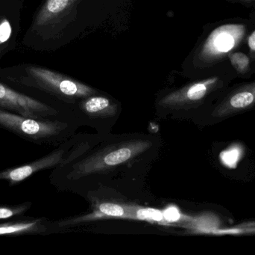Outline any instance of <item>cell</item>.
Wrapping results in <instances>:
<instances>
[{
	"instance_id": "obj_1",
	"label": "cell",
	"mask_w": 255,
	"mask_h": 255,
	"mask_svg": "<svg viewBox=\"0 0 255 255\" xmlns=\"http://www.w3.org/2000/svg\"><path fill=\"white\" fill-rule=\"evenodd\" d=\"M251 28L250 18H227L207 25L191 58L199 78L212 74L229 63V56L244 49Z\"/></svg>"
},
{
	"instance_id": "obj_2",
	"label": "cell",
	"mask_w": 255,
	"mask_h": 255,
	"mask_svg": "<svg viewBox=\"0 0 255 255\" xmlns=\"http://www.w3.org/2000/svg\"><path fill=\"white\" fill-rule=\"evenodd\" d=\"M0 79L25 91L47 94L61 100L94 95L95 89L48 67L31 63L1 67Z\"/></svg>"
},
{
	"instance_id": "obj_3",
	"label": "cell",
	"mask_w": 255,
	"mask_h": 255,
	"mask_svg": "<svg viewBox=\"0 0 255 255\" xmlns=\"http://www.w3.org/2000/svg\"><path fill=\"white\" fill-rule=\"evenodd\" d=\"M79 0H43L34 11L22 43L34 51L50 50L61 44Z\"/></svg>"
},
{
	"instance_id": "obj_4",
	"label": "cell",
	"mask_w": 255,
	"mask_h": 255,
	"mask_svg": "<svg viewBox=\"0 0 255 255\" xmlns=\"http://www.w3.org/2000/svg\"><path fill=\"white\" fill-rule=\"evenodd\" d=\"M238 79L229 63L215 73L199 78L184 88L174 91L162 99L160 103L188 110L204 112V115L211 109L220 96Z\"/></svg>"
},
{
	"instance_id": "obj_5",
	"label": "cell",
	"mask_w": 255,
	"mask_h": 255,
	"mask_svg": "<svg viewBox=\"0 0 255 255\" xmlns=\"http://www.w3.org/2000/svg\"><path fill=\"white\" fill-rule=\"evenodd\" d=\"M0 127L29 142H54L67 129L65 123L50 119H35L0 108Z\"/></svg>"
},
{
	"instance_id": "obj_6",
	"label": "cell",
	"mask_w": 255,
	"mask_h": 255,
	"mask_svg": "<svg viewBox=\"0 0 255 255\" xmlns=\"http://www.w3.org/2000/svg\"><path fill=\"white\" fill-rule=\"evenodd\" d=\"M255 110V79L232 84L204 115L207 124H217Z\"/></svg>"
},
{
	"instance_id": "obj_7",
	"label": "cell",
	"mask_w": 255,
	"mask_h": 255,
	"mask_svg": "<svg viewBox=\"0 0 255 255\" xmlns=\"http://www.w3.org/2000/svg\"><path fill=\"white\" fill-rule=\"evenodd\" d=\"M43 94L16 88L0 79V108L22 116L49 119L59 112L46 100Z\"/></svg>"
},
{
	"instance_id": "obj_8",
	"label": "cell",
	"mask_w": 255,
	"mask_h": 255,
	"mask_svg": "<svg viewBox=\"0 0 255 255\" xmlns=\"http://www.w3.org/2000/svg\"><path fill=\"white\" fill-rule=\"evenodd\" d=\"M24 2L25 0H0V62L17 46Z\"/></svg>"
},
{
	"instance_id": "obj_9",
	"label": "cell",
	"mask_w": 255,
	"mask_h": 255,
	"mask_svg": "<svg viewBox=\"0 0 255 255\" xmlns=\"http://www.w3.org/2000/svg\"><path fill=\"white\" fill-rule=\"evenodd\" d=\"M145 150V144L141 142L125 144L116 148H111L109 152L100 157H94L87 161H83L78 166V172L86 174L95 173L103 169L115 167L124 164L126 162L133 159Z\"/></svg>"
},
{
	"instance_id": "obj_10",
	"label": "cell",
	"mask_w": 255,
	"mask_h": 255,
	"mask_svg": "<svg viewBox=\"0 0 255 255\" xmlns=\"http://www.w3.org/2000/svg\"><path fill=\"white\" fill-rule=\"evenodd\" d=\"M64 155V150L60 149L51 153L49 155L43 158L39 159L36 161L31 162L28 164L23 165L19 167L0 172V181H8L9 185L14 186L19 184L27 178L32 176L34 174L57 166L62 161Z\"/></svg>"
},
{
	"instance_id": "obj_11",
	"label": "cell",
	"mask_w": 255,
	"mask_h": 255,
	"mask_svg": "<svg viewBox=\"0 0 255 255\" xmlns=\"http://www.w3.org/2000/svg\"><path fill=\"white\" fill-rule=\"evenodd\" d=\"M47 221L36 219L21 223L0 225V235H39L48 232Z\"/></svg>"
},
{
	"instance_id": "obj_12",
	"label": "cell",
	"mask_w": 255,
	"mask_h": 255,
	"mask_svg": "<svg viewBox=\"0 0 255 255\" xmlns=\"http://www.w3.org/2000/svg\"><path fill=\"white\" fill-rule=\"evenodd\" d=\"M228 60L238 79L250 80L255 75L253 60L245 49H238L232 52Z\"/></svg>"
},
{
	"instance_id": "obj_13",
	"label": "cell",
	"mask_w": 255,
	"mask_h": 255,
	"mask_svg": "<svg viewBox=\"0 0 255 255\" xmlns=\"http://www.w3.org/2000/svg\"><path fill=\"white\" fill-rule=\"evenodd\" d=\"M82 108L88 114L94 116H112L116 114V106L107 97L91 96L84 102Z\"/></svg>"
},
{
	"instance_id": "obj_14",
	"label": "cell",
	"mask_w": 255,
	"mask_h": 255,
	"mask_svg": "<svg viewBox=\"0 0 255 255\" xmlns=\"http://www.w3.org/2000/svg\"><path fill=\"white\" fill-rule=\"evenodd\" d=\"M249 18H250V23H251V28H250V32H249L247 40H246L244 49L251 56L255 74V7H253V10L249 14Z\"/></svg>"
},
{
	"instance_id": "obj_15",
	"label": "cell",
	"mask_w": 255,
	"mask_h": 255,
	"mask_svg": "<svg viewBox=\"0 0 255 255\" xmlns=\"http://www.w3.org/2000/svg\"><path fill=\"white\" fill-rule=\"evenodd\" d=\"M31 203L25 202L15 206L0 207V220H7L16 216L22 215L31 208Z\"/></svg>"
},
{
	"instance_id": "obj_16",
	"label": "cell",
	"mask_w": 255,
	"mask_h": 255,
	"mask_svg": "<svg viewBox=\"0 0 255 255\" xmlns=\"http://www.w3.org/2000/svg\"><path fill=\"white\" fill-rule=\"evenodd\" d=\"M100 211L102 214L109 217H122L125 215V212L122 207L114 205V204H103L100 206Z\"/></svg>"
},
{
	"instance_id": "obj_17",
	"label": "cell",
	"mask_w": 255,
	"mask_h": 255,
	"mask_svg": "<svg viewBox=\"0 0 255 255\" xmlns=\"http://www.w3.org/2000/svg\"><path fill=\"white\" fill-rule=\"evenodd\" d=\"M139 218L142 220H151L160 221L163 218V214L154 210H142L139 211Z\"/></svg>"
},
{
	"instance_id": "obj_18",
	"label": "cell",
	"mask_w": 255,
	"mask_h": 255,
	"mask_svg": "<svg viewBox=\"0 0 255 255\" xmlns=\"http://www.w3.org/2000/svg\"><path fill=\"white\" fill-rule=\"evenodd\" d=\"M163 218L169 222H175L181 217L178 210L175 208H169L166 209L163 214Z\"/></svg>"
},
{
	"instance_id": "obj_19",
	"label": "cell",
	"mask_w": 255,
	"mask_h": 255,
	"mask_svg": "<svg viewBox=\"0 0 255 255\" xmlns=\"http://www.w3.org/2000/svg\"><path fill=\"white\" fill-rule=\"evenodd\" d=\"M226 1L235 3V4H240L244 7H251V8L255 7V0H226Z\"/></svg>"
}]
</instances>
